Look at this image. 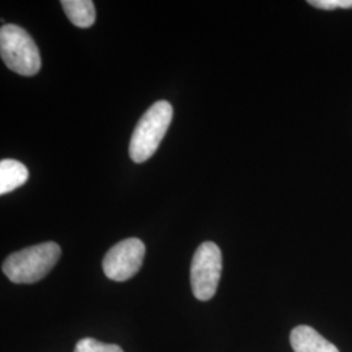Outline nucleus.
Returning a JSON list of instances; mask_svg holds the SVG:
<instances>
[{
    "instance_id": "f257e3e1",
    "label": "nucleus",
    "mask_w": 352,
    "mask_h": 352,
    "mask_svg": "<svg viewBox=\"0 0 352 352\" xmlns=\"http://www.w3.org/2000/svg\"><path fill=\"white\" fill-rule=\"evenodd\" d=\"M60 254V247L54 241H47L10 254L1 269L13 283H36L50 273Z\"/></svg>"
},
{
    "instance_id": "f03ea898",
    "label": "nucleus",
    "mask_w": 352,
    "mask_h": 352,
    "mask_svg": "<svg viewBox=\"0 0 352 352\" xmlns=\"http://www.w3.org/2000/svg\"><path fill=\"white\" fill-rule=\"evenodd\" d=\"M173 106L167 101L155 102L142 115L129 142V157L133 162L142 164L157 151L173 122Z\"/></svg>"
},
{
    "instance_id": "7ed1b4c3",
    "label": "nucleus",
    "mask_w": 352,
    "mask_h": 352,
    "mask_svg": "<svg viewBox=\"0 0 352 352\" xmlns=\"http://www.w3.org/2000/svg\"><path fill=\"white\" fill-rule=\"evenodd\" d=\"M0 55L4 64L21 76L37 75L41 69V55L30 34L21 26H1Z\"/></svg>"
},
{
    "instance_id": "20e7f679",
    "label": "nucleus",
    "mask_w": 352,
    "mask_h": 352,
    "mask_svg": "<svg viewBox=\"0 0 352 352\" xmlns=\"http://www.w3.org/2000/svg\"><path fill=\"white\" fill-rule=\"evenodd\" d=\"M222 274V253L212 241L202 243L190 265V286L196 299L208 302L217 292Z\"/></svg>"
},
{
    "instance_id": "39448f33",
    "label": "nucleus",
    "mask_w": 352,
    "mask_h": 352,
    "mask_svg": "<svg viewBox=\"0 0 352 352\" xmlns=\"http://www.w3.org/2000/svg\"><path fill=\"white\" fill-rule=\"evenodd\" d=\"M145 256V244L138 238L122 240L115 244L103 258V272L106 277L124 282L133 277L140 269Z\"/></svg>"
},
{
    "instance_id": "423d86ee",
    "label": "nucleus",
    "mask_w": 352,
    "mask_h": 352,
    "mask_svg": "<svg viewBox=\"0 0 352 352\" xmlns=\"http://www.w3.org/2000/svg\"><path fill=\"white\" fill-rule=\"evenodd\" d=\"M289 342L294 352H340L314 327L307 325L295 327L291 331Z\"/></svg>"
},
{
    "instance_id": "0eeeda50",
    "label": "nucleus",
    "mask_w": 352,
    "mask_h": 352,
    "mask_svg": "<svg viewBox=\"0 0 352 352\" xmlns=\"http://www.w3.org/2000/svg\"><path fill=\"white\" fill-rule=\"evenodd\" d=\"M29 179L25 164L14 160H3L0 162V195H7L24 186Z\"/></svg>"
},
{
    "instance_id": "6e6552de",
    "label": "nucleus",
    "mask_w": 352,
    "mask_h": 352,
    "mask_svg": "<svg viewBox=\"0 0 352 352\" xmlns=\"http://www.w3.org/2000/svg\"><path fill=\"white\" fill-rule=\"evenodd\" d=\"M64 12L74 25L90 28L96 21V7L91 0H62Z\"/></svg>"
},
{
    "instance_id": "1a4fd4ad",
    "label": "nucleus",
    "mask_w": 352,
    "mask_h": 352,
    "mask_svg": "<svg viewBox=\"0 0 352 352\" xmlns=\"http://www.w3.org/2000/svg\"><path fill=\"white\" fill-rule=\"evenodd\" d=\"M75 352H123L118 344H106L94 338H82L77 342Z\"/></svg>"
},
{
    "instance_id": "9d476101",
    "label": "nucleus",
    "mask_w": 352,
    "mask_h": 352,
    "mask_svg": "<svg viewBox=\"0 0 352 352\" xmlns=\"http://www.w3.org/2000/svg\"><path fill=\"white\" fill-rule=\"evenodd\" d=\"M311 6L325 11L333 10H350L352 8V0H311L308 1Z\"/></svg>"
}]
</instances>
